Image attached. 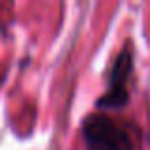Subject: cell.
Returning a JSON list of instances; mask_svg holds the SVG:
<instances>
[{"label": "cell", "mask_w": 150, "mask_h": 150, "mask_svg": "<svg viewBox=\"0 0 150 150\" xmlns=\"http://www.w3.org/2000/svg\"><path fill=\"white\" fill-rule=\"evenodd\" d=\"M86 150H133L129 131L105 114H89L82 122Z\"/></svg>", "instance_id": "6da1fadb"}, {"label": "cell", "mask_w": 150, "mask_h": 150, "mask_svg": "<svg viewBox=\"0 0 150 150\" xmlns=\"http://www.w3.org/2000/svg\"><path fill=\"white\" fill-rule=\"evenodd\" d=\"M133 72V50L129 44H125L120 50L112 63V69L108 72L106 80V91L95 101V106L99 110L103 108H124L129 103L127 84Z\"/></svg>", "instance_id": "7a4b0ae2"}]
</instances>
